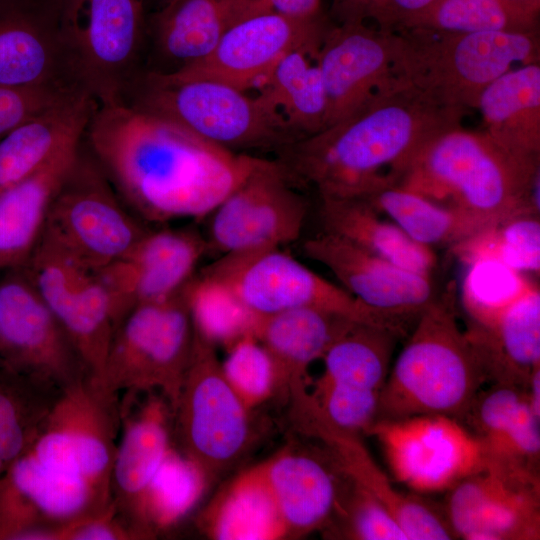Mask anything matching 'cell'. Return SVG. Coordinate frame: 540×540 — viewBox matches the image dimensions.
I'll return each instance as SVG.
<instances>
[{
	"instance_id": "e0dca14e",
	"label": "cell",
	"mask_w": 540,
	"mask_h": 540,
	"mask_svg": "<svg viewBox=\"0 0 540 540\" xmlns=\"http://www.w3.org/2000/svg\"><path fill=\"white\" fill-rule=\"evenodd\" d=\"M0 282V359L11 368L65 388L89 373L73 341L23 272Z\"/></svg>"
},
{
	"instance_id": "2e32d148",
	"label": "cell",
	"mask_w": 540,
	"mask_h": 540,
	"mask_svg": "<svg viewBox=\"0 0 540 540\" xmlns=\"http://www.w3.org/2000/svg\"><path fill=\"white\" fill-rule=\"evenodd\" d=\"M450 491L446 518L467 540H535L540 536L538 473L492 460Z\"/></svg>"
},
{
	"instance_id": "f35d334b",
	"label": "cell",
	"mask_w": 540,
	"mask_h": 540,
	"mask_svg": "<svg viewBox=\"0 0 540 540\" xmlns=\"http://www.w3.org/2000/svg\"><path fill=\"white\" fill-rule=\"evenodd\" d=\"M362 199L370 202L412 240L431 249L437 245L451 247L492 225L398 185Z\"/></svg>"
},
{
	"instance_id": "4316f807",
	"label": "cell",
	"mask_w": 540,
	"mask_h": 540,
	"mask_svg": "<svg viewBox=\"0 0 540 540\" xmlns=\"http://www.w3.org/2000/svg\"><path fill=\"white\" fill-rule=\"evenodd\" d=\"M465 334L487 378L526 388L540 366V291L532 282L511 302Z\"/></svg>"
},
{
	"instance_id": "83f0119b",
	"label": "cell",
	"mask_w": 540,
	"mask_h": 540,
	"mask_svg": "<svg viewBox=\"0 0 540 540\" xmlns=\"http://www.w3.org/2000/svg\"><path fill=\"white\" fill-rule=\"evenodd\" d=\"M355 321L317 309L301 308L259 317L254 336L270 355L275 397L288 404L308 390V369ZM358 323V322H357Z\"/></svg>"
},
{
	"instance_id": "8992f818",
	"label": "cell",
	"mask_w": 540,
	"mask_h": 540,
	"mask_svg": "<svg viewBox=\"0 0 540 540\" xmlns=\"http://www.w3.org/2000/svg\"><path fill=\"white\" fill-rule=\"evenodd\" d=\"M122 103L235 152H278L296 141L256 96L211 80L179 79L153 70L140 72Z\"/></svg>"
},
{
	"instance_id": "5b68a950",
	"label": "cell",
	"mask_w": 540,
	"mask_h": 540,
	"mask_svg": "<svg viewBox=\"0 0 540 540\" xmlns=\"http://www.w3.org/2000/svg\"><path fill=\"white\" fill-rule=\"evenodd\" d=\"M539 31L395 32L393 76L439 104L476 109L484 89L515 65L539 63Z\"/></svg>"
},
{
	"instance_id": "8d00e7d4",
	"label": "cell",
	"mask_w": 540,
	"mask_h": 540,
	"mask_svg": "<svg viewBox=\"0 0 540 540\" xmlns=\"http://www.w3.org/2000/svg\"><path fill=\"white\" fill-rule=\"evenodd\" d=\"M62 391L59 386L21 373L0 359V482L30 450Z\"/></svg>"
},
{
	"instance_id": "60d3db41",
	"label": "cell",
	"mask_w": 540,
	"mask_h": 540,
	"mask_svg": "<svg viewBox=\"0 0 540 540\" xmlns=\"http://www.w3.org/2000/svg\"><path fill=\"white\" fill-rule=\"evenodd\" d=\"M539 13L540 0H437L406 29L532 32L539 31Z\"/></svg>"
},
{
	"instance_id": "7a4b0ae2",
	"label": "cell",
	"mask_w": 540,
	"mask_h": 540,
	"mask_svg": "<svg viewBox=\"0 0 540 540\" xmlns=\"http://www.w3.org/2000/svg\"><path fill=\"white\" fill-rule=\"evenodd\" d=\"M465 114L393 76L353 115L283 147L276 160L318 198H367L399 185L422 150Z\"/></svg>"
},
{
	"instance_id": "8fae6325",
	"label": "cell",
	"mask_w": 540,
	"mask_h": 540,
	"mask_svg": "<svg viewBox=\"0 0 540 540\" xmlns=\"http://www.w3.org/2000/svg\"><path fill=\"white\" fill-rule=\"evenodd\" d=\"M193 338L183 288L166 301L139 305L117 325L98 382L116 395L126 390L159 391L174 412Z\"/></svg>"
},
{
	"instance_id": "f546056e",
	"label": "cell",
	"mask_w": 540,
	"mask_h": 540,
	"mask_svg": "<svg viewBox=\"0 0 540 540\" xmlns=\"http://www.w3.org/2000/svg\"><path fill=\"white\" fill-rule=\"evenodd\" d=\"M80 153L73 143L19 182L0 191V270L17 269L38 244L51 202Z\"/></svg>"
},
{
	"instance_id": "cb8c5ba5",
	"label": "cell",
	"mask_w": 540,
	"mask_h": 540,
	"mask_svg": "<svg viewBox=\"0 0 540 540\" xmlns=\"http://www.w3.org/2000/svg\"><path fill=\"white\" fill-rule=\"evenodd\" d=\"M261 465L286 538H300L328 527L345 477L326 450L318 454L287 446Z\"/></svg>"
},
{
	"instance_id": "277c9868",
	"label": "cell",
	"mask_w": 540,
	"mask_h": 540,
	"mask_svg": "<svg viewBox=\"0 0 540 540\" xmlns=\"http://www.w3.org/2000/svg\"><path fill=\"white\" fill-rule=\"evenodd\" d=\"M486 372L457 320L453 284L419 314L381 389L377 419L465 417Z\"/></svg>"
},
{
	"instance_id": "681fc988",
	"label": "cell",
	"mask_w": 540,
	"mask_h": 540,
	"mask_svg": "<svg viewBox=\"0 0 540 540\" xmlns=\"http://www.w3.org/2000/svg\"><path fill=\"white\" fill-rule=\"evenodd\" d=\"M437 0H356L338 22L373 21L380 29H406Z\"/></svg>"
},
{
	"instance_id": "d6986e66",
	"label": "cell",
	"mask_w": 540,
	"mask_h": 540,
	"mask_svg": "<svg viewBox=\"0 0 540 540\" xmlns=\"http://www.w3.org/2000/svg\"><path fill=\"white\" fill-rule=\"evenodd\" d=\"M302 251L403 331L437 296L431 276L395 265L335 234L321 231L303 241Z\"/></svg>"
},
{
	"instance_id": "f5cc1de1",
	"label": "cell",
	"mask_w": 540,
	"mask_h": 540,
	"mask_svg": "<svg viewBox=\"0 0 540 540\" xmlns=\"http://www.w3.org/2000/svg\"><path fill=\"white\" fill-rule=\"evenodd\" d=\"M155 1H157L158 8H160L161 6H163L164 4H166L170 0H155Z\"/></svg>"
},
{
	"instance_id": "603a6c76",
	"label": "cell",
	"mask_w": 540,
	"mask_h": 540,
	"mask_svg": "<svg viewBox=\"0 0 540 540\" xmlns=\"http://www.w3.org/2000/svg\"><path fill=\"white\" fill-rule=\"evenodd\" d=\"M120 439L111 472V501L134 538L138 504L172 446L173 408L156 390L119 395Z\"/></svg>"
},
{
	"instance_id": "7c38bea8",
	"label": "cell",
	"mask_w": 540,
	"mask_h": 540,
	"mask_svg": "<svg viewBox=\"0 0 540 540\" xmlns=\"http://www.w3.org/2000/svg\"><path fill=\"white\" fill-rule=\"evenodd\" d=\"M119 431L118 395L87 376L63 389L28 452L50 468L83 478L111 501Z\"/></svg>"
},
{
	"instance_id": "30bf717a",
	"label": "cell",
	"mask_w": 540,
	"mask_h": 540,
	"mask_svg": "<svg viewBox=\"0 0 540 540\" xmlns=\"http://www.w3.org/2000/svg\"><path fill=\"white\" fill-rule=\"evenodd\" d=\"M147 231L95 159L80 150L51 202L40 240L98 271L127 254Z\"/></svg>"
},
{
	"instance_id": "44dd1931",
	"label": "cell",
	"mask_w": 540,
	"mask_h": 540,
	"mask_svg": "<svg viewBox=\"0 0 540 540\" xmlns=\"http://www.w3.org/2000/svg\"><path fill=\"white\" fill-rule=\"evenodd\" d=\"M394 59L395 32L363 21L329 25L316 57L327 100L326 127L353 115L384 87L393 78Z\"/></svg>"
},
{
	"instance_id": "ba28073f",
	"label": "cell",
	"mask_w": 540,
	"mask_h": 540,
	"mask_svg": "<svg viewBox=\"0 0 540 540\" xmlns=\"http://www.w3.org/2000/svg\"><path fill=\"white\" fill-rule=\"evenodd\" d=\"M252 412L227 381L216 346L194 331L190 362L173 412L172 435L177 449L210 484L250 451L255 435Z\"/></svg>"
},
{
	"instance_id": "5bb4252c",
	"label": "cell",
	"mask_w": 540,
	"mask_h": 540,
	"mask_svg": "<svg viewBox=\"0 0 540 540\" xmlns=\"http://www.w3.org/2000/svg\"><path fill=\"white\" fill-rule=\"evenodd\" d=\"M298 188L276 159L262 158L208 215V253L281 248L298 240L309 212Z\"/></svg>"
},
{
	"instance_id": "74e56055",
	"label": "cell",
	"mask_w": 540,
	"mask_h": 540,
	"mask_svg": "<svg viewBox=\"0 0 540 540\" xmlns=\"http://www.w3.org/2000/svg\"><path fill=\"white\" fill-rule=\"evenodd\" d=\"M399 336L387 328L353 323L321 358L324 371L315 388L340 385L381 392Z\"/></svg>"
},
{
	"instance_id": "4fadbf2b",
	"label": "cell",
	"mask_w": 540,
	"mask_h": 540,
	"mask_svg": "<svg viewBox=\"0 0 540 540\" xmlns=\"http://www.w3.org/2000/svg\"><path fill=\"white\" fill-rule=\"evenodd\" d=\"M366 434L380 444L393 477L420 493L451 490L491 461L483 442L446 415L376 420Z\"/></svg>"
},
{
	"instance_id": "52a82bcc",
	"label": "cell",
	"mask_w": 540,
	"mask_h": 540,
	"mask_svg": "<svg viewBox=\"0 0 540 540\" xmlns=\"http://www.w3.org/2000/svg\"><path fill=\"white\" fill-rule=\"evenodd\" d=\"M57 36L71 79L98 105L122 103L140 73L143 0H53Z\"/></svg>"
},
{
	"instance_id": "bcb514c9",
	"label": "cell",
	"mask_w": 540,
	"mask_h": 540,
	"mask_svg": "<svg viewBox=\"0 0 540 540\" xmlns=\"http://www.w3.org/2000/svg\"><path fill=\"white\" fill-rule=\"evenodd\" d=\"M468 266L462 303L471 323L488 319L531 283L521 273L495 261H477Z\"/></svg>"
},
{
	"instance_id": "7dc6e473",
	"label": "cell",
	"mask_w": 540,
	"mask_h": 540,
	"mask_svg": "<svg viewBox=\"0 0 540 540\" xmlns=\"http://www.w3.org/2000/svg\"><path fill=\"white\" fill-rule=\"evenodd\" d=\"M309 394L321 415L342 431L366 434L377 419L379 391L330 385Z\"/></svg>"
},
{
	"instance_id": "b9f144b4",
	"label": "cell",
	"mask_w": 540,
	"mask_h": 540,
	"mask_svg": "<svg viewBox=\"0 0 540 540\" xmlns=\"http://www.w3.org/2000/svg\"><path fill=\"white\" fill-rule=\"evenodd\" d=\"M539 213H521L494 223L450 247L470 265L489 260L516 272L540 271Z\"/></svg>"
},
{
	"instance_id": "ac0fdd59",
	"label": "cell",
	"mask_w": 540,
	"mask_h": 540,
	"mask_svg": "<svg viewBox=\"0 0 540 540\" xmlns=\"http://www.w3.org/2000/svg\"><path fill=\"white\" fill-rule=\"evenodd\" d=\"M329 24L258 14L232 26L202 59L167 72L179 79H203L246 92L256 88L278 61L300 48L318 49ZM164 73V72H163Z\"/></svg>"
},
{
	"instance_id": "4dcf8cb0",
	"label": "cell",
	"mask_w": 540,
	"mask_h": 540,
	"mask_svg": "<svg viewBox=\"0 0 540 540\" xmlns=\"http://www.w3.org/2000/svg\"><path fill=\"white\" fill-rule=\"evenodd\" d=\"M484 131L501 148L540 164V64L520 65L489 84L479 97Z\"/></svg>"
},
{
	"instance_id": "9a60e30c",
	"label": "cell",
	"mask_w": 540,
	"mask_h": 540,
	"mask_svg": "<svg viewBox=\"0 0 540 540\" xmlns=\"http://www.w3.org/2000/svg\"><path fill=\"white\" fill-rule=\"evenodd\" d=\"M19 269L67 332L91 376L99 381L116 322L97 272L42 240Z\"/></svg>"
},
{
	"instance_id": "7bdbcfd3",
	"label": "cell",
	"mask_w": 540,
	"mask_h": 540,
	"mask_svg": "<svg viewBox=\"0 0 540 540\" xmlns=\"http://www.w3.org/2000/svg\"><path fill=\"white\" fill-rule=\"evenodd\" d=\"M183 293L194 331L215 346L228 349L254 334L259 317L221 282L199 273L184 285Z\"/></svg>"
},
{
	"instance_id": "3957f363",
	"label": "cell",
	"mask_w": 540,
	"mask_h": 540,
	"mask_svg": "<svg viewBox=\"0 0 540 540\" xmlns=\"http://www.w3.org/2000/svg\"><path fill=\"white\" fill-rule=\"evenodd\" d=\"M540 164L519 159L461 125L432 140L398 186L489 224L539 213Z\"/></svg>"
},
{
	"instance_id": "f907efd6",
	"label": "cell",
	"mask_w": 540,
	"mask_h": 540,
	"mask_svg": "<svg viewBox=\"0 0 540 540\" xmlns=\"http://www.w3.org/2000/svg\"><path fill=\"white\" fill-rule=\"evenodd\" d=\"M273 12L302 20L316 21L324 19L322 0H267Z\"/></svg>"
},
{
	"instance_id": "e575fe53",
	"label": "cell",
	"mask_w": 540,
	"mask_h": 540,
	"mask_svg": "<svg viewBox=\"0 0 540 540\" xmlns=\"http://www.w3.org/2000/svg\"><path fill=\"white\" fill-rule=\"evenodd\" d=\"M199 525L212 539L286 538L261 463L244 470L225 484L202 511Z\"/></svg>"
},
{
	"instance_id": "1f68e13d",
	"label": "cell",
	"mask_w": 540,
	"mask_h": 540,
	"mask_svg": "<svg viewBox=\"0 0 540 540\" xmlns=\"http://www.w3.org/2000/svg\"><path fill=\"white\" fill-rule=\"evenodd\" d=\"M465 417L491 458L537 472L540 416L533 411L526 388L495 382L477 394Z\"/></svg>"
},
{
	"instance_id": "484cf974",
	"label": "cell",
	"mask_w": 540,
	"mask_h": 540,
	"mask_svg": "<svg viewBox=\"0 0 540 540\" xmlns=\"http://www.w3.org/2000/svg\"><path fill=\"white\" fill-rule=\"evenodd\" d=\"M267 12V0H170L151 14L146 31L167 73L208 55L238 22Z\"/></svg>"
},
{
	"instance_id": "f1b7e54d",
	"label": "cell",
	"mask_w": 540,
	"mask_h": 540,
	"mask_svg": "<svg viewBox=\"0 0 540 540\" xmlns=\"http://www.w3.org/2000/svg\"><path fill=\"white\" fill-rule=\"evenodd\" d=\"M97 101L78 87L0 141V191L26 178L65 147L80 142Z\"/></svg>"
},
{
	"instance_id": "ee69618b",
	"label": "cell",
	"mask_w": 540,
	"mask_h": 540,
	"mask_svg": "<svg viewBox=\"0 0 540 540\" xmlns=\"http://www.w3.org/2000/svg\"><path fill=\"white\" fill-rule=\"evenodd\" d=\"M325 530H337L335 535L347 539L408 540L392 513L346 477L336 512Z\"/></svg>"
},
{
	"instance_id": "836d02e7",
	"label": "cell",
	"mask_w": 540,
	"mask_h": 540,
	"mask_svg": "<svg viewBox=\"0 0 540 540\" xmlns=\"http://www.w3.org/2000/svg\"><path fill=\"white\" fill-rule=\"evenodd\" d=\"M318 49L287 53L255 88V96L296 141L326 127L327 100L316 60Z\"/></svg>"
},
{
	"instance_id": "ab89813d",
	"label": "cell",
	"mask_w": 540,
	"mask_h": 540,
	"mask_svg": "<svg viewBox=\"0 0 540 540\" xmlns=\"http://www.w3.org/2000/svg\"><path fill=\"white\" fill-rule=\"evenodd\" d=\"M209 485L205 474L172 445L140 499L132 523L135 537L148 538L172 527Z\"/></svg>"
},
{
	"instance_id": "d4e9b609",
	"label": "cell",
	"mask_w": 540,
	"mask_h": 540,
	"mask_svg": "<svg viewBox=\"0 0 540 540\" xmlns=\"http://www.w3.org/2000/svg\"><path fill=\"white\" fill-rule=\"evenodd\" d=\"M73 83L57 36L53 0H0V86Z\"/></svg>"
},
{
	"instance_id": "ffe728a7",
	"label": "cell",
	"mask_w": 540,
	"mask_h": 540,
	"mask_svg": "<svg viewBox=\"0 0 540 540\" xmlns=\"http://www.w3.org/2000/svg\"><path fill=\"white\" fill-rule=\"evenodd\" d=\"M208 253L191 227L147 231L123 257L96 271L112 303L116 327L135 307L177 294Z\"/></svg>"
},
{
	"instance_id": "f6af8a7d",
	"label": "cell",
	"mask_w": 540,
	"mask_h": 540,
	"mask_svg": "<svg viewBox=\"0 0 540 540\" xmlns=\"http://www.w3.org/2000/svg\"><path fill=\"white\" fill-rule=\"evenodd\" d=\"M227 350L228 355L222 362L223 373L250 410L275 397L274 365L254 334L243 336Z\"/></svg>"
},
{
	"instance_id": "6da1fadb",
	"label": "cell",
	"mask_w": 540,
	"mask_h": 540,
	"mask_svg": "<svg viewBox=\"0 0 540 540\" xmlns=\"http://www.w3.org/2000/svg\"><path fill=\"white\" fill-rule=\"evenodd\" d=\"M86 132L121 200L154 223L205 218L262 160L125 103L97 104Z\"/></svg>"
},
{
	"instance_id": "d6a6232c",
	"label": "cell",
	"mask_w": 540,
	"mask_h": 540,
	"mask_svg": "<svg viewBox=\"0 0 540 540\" xmlns=\"http://www.w3.org/2000/svg\"><path fill=\"white\" fill-rule=\"evenodd\" d=\"M322 231L405 269L431 276L436 266L433 249L412 240L391 220L362 198H318Z\"/></svg>"
},
{
	"instance_id": "c3c4849f",
	"label": "cell",
	"mask_w": 540,
	"mask_h": 540,
	"mask_svg": "<svg viewBox=\"0 0 540 540\" xmlns=\"http://www.w3.org/2000/svg\"><path fill=\"white\" fill-rule=\"evenodd\" d=\"M78 87L73 83L0 86V137L53 106Z\"/></svg>"
},
{
	"instance_id": "816d5d0a",
	"label": "cell",
	"mask_w": 540,
	"mask_h": 540,
	"mask_svg": "<svg viewBox=\"0 0 540 540\" xmlns=\"http://www.w3.org/2000/svg\"><path fill=\"white\" fill-rule=\"evenodd\" d=\"M356 0H332L331 13L339 20Z\"/></svg>"
},
{
	"instance_id": "7402d4cb",
	"label": "cell",
	"mask_w": 540,
	"mask_h": 540,
	"mask_svg": "<svg viewBox=\"0 0 540 540\" xmlns=\"http://www.w3.org/2000/svg\"><path fill=\"white\" fill-rule=\"evenodd\" d=\"M290 420L297 432L320 440L338 470L392 513L408 540L455 538L446 515L423 499L394 488L392 480L375 463L359 435L333 426L312 401L297 407Z\"/></svg>"
},
{
	"instance_id": "d590c367",
	"label": "cell",
	"mask_w": 540,
	"mask_h": 540,
	"mask_svg": "<svg viewBox=\"0 0 540 540\" xmlns=\"http://www.w3.org/2000/svg\"><path fill=\"white\" fill-rule=\"evenodd\" d=\"M8 479L43 523L63 526L105 512L112 504L81 477L50 468L30 452L21 456Z\"/></svg>"
},
{
	"instance_id": "db71d44e",
	"label": "cell",
	"mask_w": 540,
	"mask_h": 540,
	"mask_svg": "<svg viewBox=\"0 0 540 540\" xmlns=\"http://www.w3.org/2000/svg\"><path fill=\"white\" fill-rule=\"evenodd\" d=\"M144 1V0H143Z\"/></svg>"
},
{
	"instance_id": "9c48e42d",
	"label": "cell",
	"mask_w": 540,
	"mask_h": 540,
	"mask_svg": "<svg viewBox=\"0 0 540 540\" xmlns=\"http://www.w3.org/2000/svg\"><path fill=\"white\" fill-rule=\"evenodd\" d=\"M200 273L228 287L257 317L310 308L387 328L399 335L404 333L342 286L320 276L281 248L221 255Z\"/></svg>"
}]
</instances>
